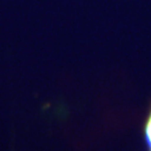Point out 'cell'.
Returning a JSON list of instances; mask_svg holds the SVG:
<instances>
[{"label":"cell","instance_id":"obj_1","mask_svg":"<svg viewBox=\"0 0 151 151\" xmlns=\"http://www.w3.org/2000/svg\"><path fill=\"white\" fill-rule=\"evenodd\" d=\"M143 132H145V139H146L147 146L149 147L151 151V106L149 110V113L145 122V127H143Z\"/></svg>","mask_w":151,"mask_h":151}]
</instances>
